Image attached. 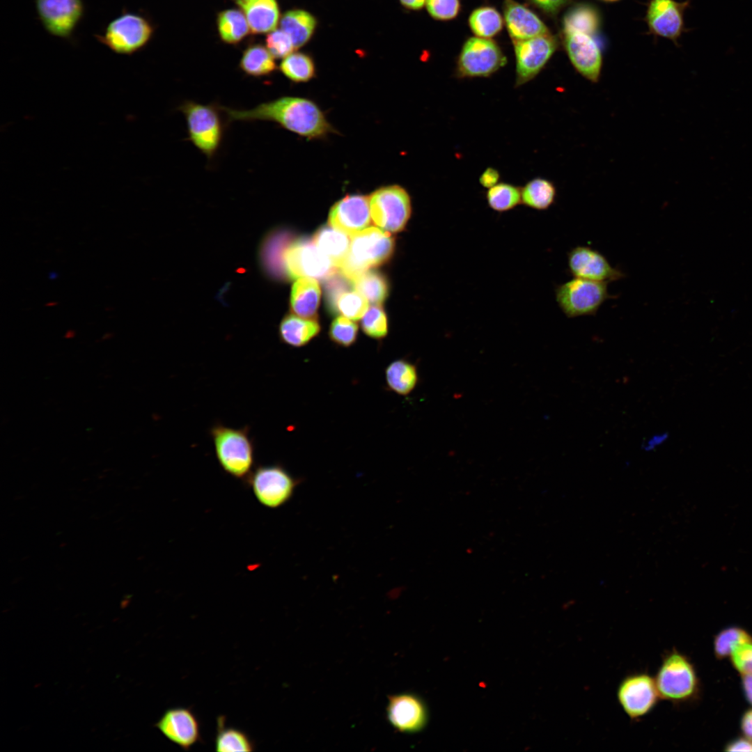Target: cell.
Instances as JSON below:
<instances>
[{"mask_svg": "<svg viewBox=\"0 0 752 752\" xmlns=\"http://www.w3.org/2000/svg\"><path fill=\"white\" fill-rule=\"evenodd\" d=\"M219 107L229 122H273L308 140L323 139L336 132L319 106L306 97L283 96L250 109Z\"/></svg>", "mask_w": 752, "mask_h": 752, "instance_id": "1", "label": "cell"}, {"mask_svg": "<svg viewBox=\"0 0 752 752\" xmlns=\"http://www.w3.org/2000/svg\"><path fill=\"white\" fill-rule=\"evenodd\" d=\"M601 22L599 10L588 3L570 7L561 20V38L568 58L575 70L592 83L600 80L603 65L597 39Z\"/></svg>", "mask_w": 752, "mask_h": 752, "instance_id": "2", "label": "cell"}, {"mask_svg": "<svg viewBox=\"0 0 752 752\" xmlns=\"http://www.w3.org/2000/svg\"><path fill=\"white\" fill-rule=\"evenodd\" d=\"M654 677L660 699L673 705L689 703L699 696L700 684L694 664L675 648L663 654Z\"/></svg>", "mask_w": 752, "mask_h": 752, "instance_id": "3", "label": "cell"}, {"mask_svg": "<svg viewBox=\"0 0 752 752\" xmlns=\"http://www.w3.org/2000/svg\"><path fill=\"white\" fill-rule=\"evenodd\" d=\"M210 434L221 469L245 482L254 469V444L249 427L235 428L217 423L210 430Z\"/></svg>", "mask_w": 752, "mask_h": 752, "instance_id": "4", "label": "cell"}, {"mask_svg": "<svg viewBox=\"0 0 752 752\" xmlns=\"http://www.w3.org/2000/svg\"><path fill=\"white\" fill-rule=\"evenodd\" d=\"M393 246V240L387 231L367 228L351 236L348 253L338 269L352 282L368 268L386 260Z\"/></svg>", "mask_w": 752, "mask_h": 752, "instance_id": "5", "label": "cell"}, {"mask_svg": "<svg viewBox=\"0 0 752 752\" xmlns=\"http://www.w3.org/2000/svg\"><path fill=\"white\" fill-rule=\"evenodd\" d=\"M152 33L153 27L145 17L124 10L95 37L114 53L131 55L142 49Z\"/></svg>", "mask_w": 752, "mask_h": 752, "instance_id": "6", "label": "cell"}, {"mask_svg": "<svg viewBox=\"0 0 752 752\" xmlns=\"http://www.w3.org/2000/svg\"><path fill=\"white\" fill-rule=\"evenodd\" d=\"M245 483L262 506L275 509L290 501L301 479L276 463L257 466Z\"/></svg>", "mask_w": 752, "mask_h": 752, "instance_id": "7", "label": "cell"}, {"mask_svg": "<svg viewBox=\"0 0 752 752\" xmlns=\"http://www.w3.org/2000/svg\"><path fill=\"white\" fill-rule=\"evenodd\" d=\"M607 282L573 277L555 288L556 303L567 318L595 315L600 306L613 297Z\"/></svg>", "mask_w": 752, "mask_h": 752, "instance_id": "8", "label": "cell"}, {"mask_svg": "<svg viewBox=\"0 0 752 752\" xmlns=\"http://www.w3.org/2000/svg\"><path fill=\"white\" fill-rule=\"evenodd\" d=\"M178 109L185 115L190 141L207 158H212L223 138L219 106L185 101Z\"/></svg>", "mask_w": 752, "mask_h": 752, "instance_id": "9", "label": "cell"}, {"mask_svg": "<svg viewBox=\"0 0 752 752\" xmlns=\"http://www.w3.org/2000/svg\"><path fill=\"white\" fill-rule=\"evenodd\" d=\"M506 63L507 58L496 41L471 37L457 56L455 75L458 79L489 77Z\"/></svg>", "mask_w": 752, "mask_h": 752, "instance_id": "10", "label": "cell"}, {"mask_svg": "<svg viewBox=\"0 0 752 752\" xmlns=\"http://www.w3.org/2000/svg\"><path fill=\"white\" fill-rule=\"evenodd\" d=\"M368 197L371 219L378 227L387 232L405 228L412 214V200L404 187L383 186Z\"/></svg>", "mask_w": 752, "mask_h": 752, "instance_id": "11", "label": "cell"}, {"mask_svg": "<svg viewBox=\"0 0 752 752\" xmlns=\"http://www.w3.org/2000/svg\"><path fill=\"white\" fill-rule=\"evenodd\" d=\"M616 698L623 712L633 721L652 713L661 700L655 677L647 671L626 675L618 684Z\"/></svg>", "mask_w": 752, "mask_h": 752, "instance_id": "12", "label": "cell"}, {"mask_svg": "<svg viewBox=\"0 0 752 752\" xmlns=\"http://www.w3.org/2000/svg\"><path fill=\"white\" fill-rule=\"evenodd\" d=\"M283 260L285 272L292 279H325L334 276L337 269L313 241L306 240H297L287 246Z\"/></svg>", "mask_w": 752, "mask_h": 752, "instance_id": "13", "label": "cell"}, {"mask_svg": "<svg viewBox=\"0 0 752 752\" xmlns=\"http://www.w3.org/2000/svg\"><path fill=\"white\" fill-rule=\"evenodd\" d=\"M512 42L516 61V88L536 77L559 45L558 38L551 33Z\"/></svg>", "mask_w": 752, "mask_h": 752, "instance_id": "14", "label": "cell"}, {"mask_svg": "<svg viewBox=\"0 0 752 752\" xmlns=\"http://www.w3.org/2000/svg\"><path fill=\"white\" fill-rule=\"evenodd\" d=\"M38 19L51 36L70 39L85 13L83 0H33Z\"/></svg>", "mask_w": 752, "mask_h": 752, "instance_id": "15", "label": "cell"}, {"mask_svg": "<svg viewBox=\"0 0 752 752\" xmlns=\"http://www.w3.org/2000/svg\"><path fill=\"white\" fill-rule=\"evenodd\" d=\"M689 5V0H650L645 17L650 33L678 45L682 33L688 31L684 26V14Z\"/></svg>", "mask_w": 752, "mask_h": 752, "instance_id": "16", "label": "cell"}, {"mask_svg": "<svg viewBox=\"0 0 752 752\" xmlns=\"http://www.w3.org/2000/svg\"><path fill=\"white\" fill-rule=\"evenodd\" d=\"M386 714L391 726L401 733H418L428 721V711L425 703L421 697L411 692L389 696Z\"/></svg>", "mask_w": 752, "mask_h": 752, "instance_id": "17", "label": "cell"}, {"mask_svg": "<svg viewBox=\"0 0 752 752\" xmlns=\"http://www.w3.org/2000/svg\"><path fill=\"white\" fill-rule=\"evenodd\" d=\"M155 726L169 741L185 751L202 741L201 723L191 707L167 709Z\"/></svg>", "mask_w": 752, "mask_h": 752, "instance_id": "18", "label": "cell"}, {"mask_svg": "<svg viewBox=\"0 0 752 752\" xmlns=\"http://www.w3.org/2000/svg\"><path fill=\"white\" fill-rule=\"evenodd\" d=\"M568 270L573 277L611 282L625 277L599 251L588 246H576L567 252Z\"/></svg>", "mask_w": 752, "mask_h": 752, "instance_id": "19", "label": "cell"}, {"mask_svg": "<svg viewBox=\"0 0 752 752\" xmlns=\"http://www.w3.org/2000/svg\"><path fill=\"white\" fill-rule=\"evenodd\" d=\"M371 219L369 197L361 194L345 196L329 214V226L350 237L367 228Z\"/></svg>", "mask_w": 752, "mask_h": 752, "instance_id": "20", "label": "cell"}, {"mask_svg": "<svg viewBox=\"0 0 752 752\" xmlns=\"http://www.w3.org/2000/svg\"><path fill=\"white\" fill-rule=\"evenodd\" d=\"M504 22L512 41H519L550 33L544 22L531 9L514 0H504Z\"/></svg>", "mask_w": 752, "mask_h": 752, "instance_id": "21", "label": "cell"}, {"mask_svg": "<svg viewBox=\"0 0 752 752\" xmlns=\"http://www.w3.org/2000/svg\"><path fill=\"white\" fill-rule=\"evenodd\" d=\"M320 297V288L313 278L301 277L294 283L290 295V306L294 313L301 318L313 319Z\"/></svg>", "mask_w": 752, "mask_h": 752, "instance_id": "22", "label": "cell"}, {"mask_svg": "<svg viewBox=\"0 0 752 752\" xmlns=\"http://www.w3.org/2000/svg\"><path fill=\"white\" fill-rule=\"evenodd\" d=\"M240 6L244 11L253 33H265L275 30L279 19L276 0H254Z\"/></svg>", "mask_w": 752, "mask_h": 752, "instance_id": "23", "label": "cell"}, {"mask_svg": "<svg viewBox=\"0 0 752 752\" xmlns=\"http://www.w3.org/2000/svg\"><path fill=\"white\" fill-rule=\"evenodd\" d=\"M320 330V327L315 320L292 314L284 317L279 328L281 340L294 347L306 345L318 334Z\"/></svg>", "mask_w": 752, "mask_h": 752, "instance_id": "24", "label": "cell"}, {"mask_svg": "<svg viewBox=\"0 0 752 752\" xmlns=\"http://www.w3.org/2000/svg\"><path fill=\"white\" fill-rule=\"evenodd\" d=\"M385 379L390 391L399 395H408L418 384L417 367L405 359H396L386 367Z\"/></svg>", "mask_w": 752, "mask_h": 752, "instance_id": "25", "label": "cell"}, {"mask_svg": "<svg viewBox=\"0 0 752 752\" xmlns=\"http://www.w3.org/2000/svg\"><path fill=\"white\" fill-rule=\"evenodd\" d=\"M214 748L219 752H250L255 750L256 744L243 730L226 726V717L220 715L217 719Z\"/></svg>", "mask_w": 752, "mask_h": 752, "instance_id": "26", "label": "cell"}, {"mask_svg": "<svg viewBox=\"0 0 752 752\" xmlns=\"http://www.w3.org/2000/svg\"><path fill=\"white\" fill-rule=\"evenodd\" d=\"M350 241V236L331 226L320 228L313 239L317 247L331 260L337 268H339L348 253Z\"/></svg>", "mask_w": 752, "mask_h": 752, "instance_id": "27", "label": "cell"}, {"mask_svg": "<svg viewBox=\"0 0 752 752\" xmlns=\"http://www.w3.org/2000/svg\"><path fill=\"white\" fill-rule=\"evenodd\" d=\"M315 18L303 10H292L285 13L280 21L281 29L291 38L295 49L306 43L316 26Z\"/></svg>", "mask_w": 752, "mask_h": 752, "instance_id": "28", "label": "cell"}, {"mask_svg": "<svg viewBox=\"0 0 752 752\" xmlns=\"http://www.w3.org/2000/svg\"><path fill=\"white\" fill-rule=\"evenodd\" d=\"M522 203L536 210H548L555 202L557 191L554 183L545 178L536 177L521 188Z\"/></svg>", "mask_w": 752, "mask_h": 752, "instance_id": "29", "label": "cell"}, {"mask_svg": "<svg viewBox=\"0 0 752 752\" xmlns=\"http://www.w3.org/2000/svg\"><path fill=\"white\" fill-rule=\"evenodd\" d=\"M285 240L279 231L272 232L263 239L259 249V262L264 272L272 277H279L285 272L283 264Z\"/></svg>", "mask_w": 752, "mask_h": 752, "instance_id": "30", "label": "cell"}, {"mask_svg": "<svg viewBox=\"0 0 752 752\" xmlns=\"http://www.w3.org/2000/svg\"><path fill=\"white\" fill-rule=\"evenodd\" d=\"M468 24L476 36L491 38L502 30L503 19L494 7L484 6L475 8L471 13Z\"/></svg>", "mask_w": 752, "mask_h": 752, "instance_id": "31", "label": "cell"}, {"mask_svg": "<svg viewBox=\"0 0 752 752\" xmlns=\"http://www.w3.org/2000/svg\"><path fill=\"white\" fill-rule=\"evenodd\" d=\"M240 67L246 75L260 77L271 74L276 68V63L267 49L254 45L244 52Z\"/></svg>", "mask_w": 752, "mask_h": 752, "instance_id": "32", "label": "cell"}, {"mask_svg": "<svg viewBox=\"0 0 752 752\" xmlns=\"http://www.w3.org/2000/svg\"><path fill=\"white\" fill-rule=\"evenodd\" d=\"M488 206L497 212H506L522 204L521 188L508 182H499L485 194Z\"/></svg>", "mask_w": 752, "mask_h": 752, "instance_id": "33", "label": "cell"}, {"mask_svg": "<svg viewBox=\"0 0 752 752\" xmlns=\"http://www.w3.org/2000/svg\"><path fill=\"white\" fill-rule=\"evenodd\" d=\"M217 24L221 38L228 43L239 42L247 35L250 29L246 16L235 9L221 12Z\"/></svg>", "mask_w": 752, "mask_h": 752, "instance_id": "34", "label": "cell"}, {"mask_svg": "<svg viewBox=\"0 0 752 752\" xmlns=\"http://www.w3.org/2000/svg\"><path fill=\"white\" fill-rule=\"evenodd\" d=\"M279 68L285 77L295 83L307 82L315 75L313 59L301 52L291 53L285 57Z\"/></svg>", "mask_w": 752, "mask_h": 752, "instance_id": "35", "label": "cell"}, {"mask_svg": "<svg viewBox=\"0 0 752 752\" xmlns=\"http://www.w3.org/2000/svg\"><path fill=\"white\" fill-rule=\"evenodd\" d=\"M352 283L356 291L363 295L369 302L379 305L387 295V285L384 277L379 273L366 271Z\"/></svg>", "mask_w": 752, "mask_h": 752, "instance_id": "36", "label": "cell"}, {"mask_svg": "<svg viewBox=\"0 0 752 752\" xmlns=\"http://www.w3.org/2000/svg\"><path fill=\"white\" fill-rule=\"evenodd\" d=\"M752 640L744 629L732 626L720 631L714 639V653L719 659L730 657L734 650L741 644Z\"/></svg>", "mask_w": 752, "mask_h": 752, "instance_id": "37", "label": "cell"}, {"mask_svg": "<svg viewBox=\"0 0 752 752\" xmlns=\"http://www.w3.org/2000/svg\"><path fill=\"white\" fill-rule=\"evenodd\" d=\"M336 307L346 318L357 320L368 309V301L357 291L344 292L338 298Z\"/></svg>", "mask_w": 752, "mask_h": 752, "instance_id": "38", "label": "cell"}, {"mask_svg": "<svg viewBox=\"0 0 752 752\" xmlns=\"http://www.w3.org/2000/svg\"><path fill=\"white\" fill-rule=\"evenodd\" d=\"M363 331L368 336L380 339L384 338L388 332L387 320L382 308L375 304L371 306L361 320Z\"/></svg>", "mask_w": 752, "mask_h": 752, "instance_id": "39", "label": "cell"}, {"mask_svg": "<svg viewBox=\"0 0 752 752\" xmlns=\"http://www.w3.org/2000/svg\"><path fill=\"white\" fill-rule=\"evenodd\" d=\"M357 331L358 326L352 320L340 316L331 323L329 334L336 344L349 347L356 341Z\"/></svg>", "mask_w": 752, "mask_h": 752, "instance_id": "40", "label": "cell"}, {"mask_svg": "<svg viewBox=\"0 0 752 752\" xmlns=\"http://www.w3.org/2000/svg\"><path fill=\"white\" fill-rule=\"evenodd\" d=\"M425 6L432 18L441 21L455 19L461 10L460 0H426Z\"/></svg>", "mask_w": 752, "mask_h": 752, "instance_id": "41", "label": "cell"}, {"mask_svg": "<svg viewBox=\"0 0 752 752\" xmlns=\"http://www.w3.org/2000/svg\"><path fill=\"white\" fill-rule=\"evenodd\" d=\"M267 49L274 58H285L294 50L295 47L290 37L282 29L271 31L266 38Z\"/></svg>", "mask_w": 752, "mask_h": 752, "instance_id": "42", "label": "cell"}, {"mask_svg": "<svg viewBox=\"0 0 752 752\" xmlns=\"http://www.w3.org/2000/svg\"><path fill=\"white\" fill-rule=\"evenodd\" d=\"M734 668L742 675H752V640L737 647L730 656Z\"/></svg>", "mask_w": 752, "mask_h": 752, "instance_id": "43", "label": "cell"}, {"mask_svg": "<svg viewBox=\"0 0 752 752\" xmlns=\"http://www.w3.org/2000/svg\"><path fill=\"white\" fill-rule=\"evenodd\" d=\"M544 13L550 15H556L564 7L567 6L572 0H527Z\"/></svg>", "mask_w": 752, "mask_h": 752, "instance_id": "44", "label": "cell"}, {"mask_svg": "<svg viewBox=\"0 0 752 752\" xmlns=\"http://www.w3.org/2000/svg\"><path fill=\"white\" fill-rule=\"evenodd\" d=\"M501 175L499 171L493 168H487L479 178L480 184L485 188H491L499 183Z\"/></svg>", "mask_w": 752, "mask_h": 752, "instance_id": "45", "label": "cell"}, {"mask_svg": "<svg viewBox=\"0 0 752 752\" xmlns=\"http://www.w3.org/2000/svg\"><path fill=\"white\" fill-rule=\"evenodd\" d=\"M726 751H752V740L747 737H738L729 742L724 749Z\"/></svg>", "mask_w": 752, "mask_h": 752, "instance_id": "46", "label": "cell"}, {"mask_svg": "<svg viewBox=\"0 0 752 752\" xmlns=\"http://www.w3.org/2000/svg\"><path fill=\"white\" fill-rule=\"evenodd\" d=\"M740 726L744 736L752 740V708L742 714Z\"/></svg>", "mask_w": 752, "mask_h": 752, "instance_id": "47", "label": "cell"}, {"mask_svg": "<svg viewBox=\"0 0 752 752\" xmlns=\"http://www.w3.org/2000/svg\"><path fill=\"white\" fill-rule=\"evenodd\" d=\"M742 687L747 701L752 705V675H742Z\"/></svg>", "mask_w": 752, "mask_h": 752, "instance_id": "48", "label": "cell"}, {"mask_svg": "<svg viewBox=\"0 0 752 752\" xmlns=\"http://www.w3.org/2000/svg\"><path fill=\"white\" fill-rule=\"evenodd\" d=\"M405 8L410 10H420L425 4L426 0H400Z\"/></svg>", "mask_w": 752, "mask_h": 752, "instance_id": "49", "label": "cell"}, {"mask_svg": "<svg viewBox=\"0 0 752 752\" xmlns=\"http://www.w3.org/2000/svg\"><path fill=\"white\" fill-rule=\"evenodd\" d=\"M74 336H75V332H74V331H72V330H69V331H67V333L65 334V338H72V337H73Z\"/></svg>", "mask_w": 752, "mask_h": 752, "instance_id": "50", "label": "cell"}, {"mask_svg": "<svg viewBox=\"0 0 752 752\" xmlns=\"http://www.w3.org/2000/svg\"><path fill=\"white\" fill-rule=\"evenodd\" d=\"M236 1H237V3L240 6L242 4L249 3V2H251V1H254V0H236Z\"/></svg>", "mask_w": 752, "mask_h": 752, "instance_id": "51", "label": "cell"}, {"mask_svg": "<svg viewBox=\"0 0 752 752\" xmlns=\"http://www.w3.org/2000/svg\"><path fill=\"white\" fill-rule=\"evenodd\" d=\"M600 1H602L604 2H608V3H613V2L618 1L620 0H600Z\"/></svg>", "mask_w": 752, "mask_h": 752, "instance_id": "52", "label": "cell"}, {"mask_svg": "<svg viewBox=\"0 0 752 752\" xmlns=\"http://www.w3.org/2000/svg\"><path fill=\"white\" fill-rule=\"evenodd\" d=\"M56 275L55 273H50V279H55Z\"/></svg>", "mask_w": 752, "mask_h": 752, "instance_id": "53", "label": "cell"}]
</instances>
